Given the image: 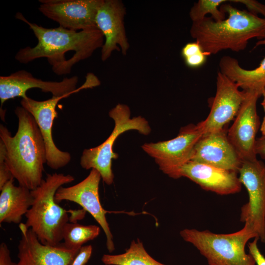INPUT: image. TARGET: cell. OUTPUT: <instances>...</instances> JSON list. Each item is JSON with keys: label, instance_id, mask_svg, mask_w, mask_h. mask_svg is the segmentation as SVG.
Masks as SVG:
<instances>
[{"label": "cell", "instance_id": "cell-1", "mask_svg": "<svg viewBox=\"0 0 265 265\" xmlns=\"http://www.w3.org/2000/svg\"><path fill=\"white\" fill-rule=\"evenodd\" d=\"M15 17L29 26L38 40L33 47L20 49L15 59L27 64L46 57L57 75L70 73L76 63L90 57L97 49L102 48L105 42L98 28L77 31L60 26L46 28L29 22L21 13H17Z\"/></svg>", "mask_w": 265, "mask_h": 265}, {"label": "cell", "instance_id": "cell-2", "mask_svg": "<svg viewBox=\"0 0 265 265\" xmlns=\"http://www.w3.org/2000/svg\"><path fill=\"white\" fill-rule=\"evenodd\" d=\"M18 127L14 136L0 125V152L19 185L30 190L42 183L44 164L47 163L43 138L32 115L22 106L15 109Z\"/></svg>", "mask_w": 265, "mask_h": 265}, {"label": "cell", "instance_id": "cell-3", "mask_svg": "<svg viewBox=\"0 0 265 265\" xmlns=\"http://www.w3.org/2000/svg\"><path fill=\"white\" fill-rule=\"evenodd\" d=\"M220 10L228 17L215 21L211 17L192 22L191 36L210 55L226 50L238 52L246 48L253 38L265 39V17L261 18L230 4L221 5Z\"/></svg>", "mask_w": 265, "mask_h": 265}, {"label": "cell", "instance_id": "cell-4", "mask_svg": "<svg viewBox=\"0 0 265 265\" xmlns=\"http://www.w3.org/2000/svg\"><path fill=\"white\" fill-rule=\"evenodd\" d=\"M74 180L70 174H49L37 187L31 190L33 202L25 215V224L44 244L54 246L62 240L64 227L70 221L69 213L71 215L75 210L62 208L55 202L54 196L60 187Z\"/></svg>", "mask_w": 265, "mask_h": 265}, {"label": "cell", "instance_id": "cell-5", "mask_svg": "<svg viewBox=\"0 0 265 265\" xmlns=\"http://www.w3.org/2000/svg\"><path fill=\"white\" fill-rule=\"evenodd\" d=\"M180 235L197 248L209 265H256L253 257L245 252L248 241L258 238L247 224L241 230L230 234L185 229Z\"/></svg>", "mask_w": 265, "mask_h": 265}, {"label": "cell", "instance_id": "cell-6", "mask_svg": "<svg viewBox=\"0 0 265 265\" xmlns=\"http://www.w3.org/2000/svg\"><path fill=\"white\" fill-rule=\"evenodd\" d=\"M109 116L114 122V127L108 138L99 146L84 149L80 159V165L83 169H95L101 174L103 181L107 185L113 183L114 175L112 161L118 155L114 152L113 146L117 137L129 130H136L141 134L148 135L151 132L148 122L138 116L131 118V111L126 105L119 104L110 110Z\"/></svg>", "mask_w": 265, "mask_h": 265}, {"label": "cell", "instance_id": "cell-7", "mask_svg": "<svg viewBox=\"0 0 265 265\" xmlns=\"http://www.w3.org/2000/svg\"><path fill=\"white\" fill-rule=\"evenodd\" d=\"M203 134L198 123L189 124L182 128L173 139L145 143L141 147L154 159L163 173L177 179L180 178L181 168L190 160L194 147Z\"/></svg>", "mask_w": 265, "mask_h": 265}, {"label": "cell", "instance_id": "cell-8", "mask_svg": "<svg viewBox=\"0 0 265 265\" xmlns=\"http://www.w3.org/2000/svg\"><path fill=\"white\" fill-rule=\"evenodd\" d=\"M238 174L249 196L248 202L241 208L240 221L248 224L265 243V164L258 159L243 161Z\"/></svg>", "mask_w": 265, "mask_h": 265}, {"label": "cell", "instance_id": "cell-9", "mask_svg": "<svg viewBox=\"0 0 265 265\" xmlns=\"http://www.w3.org/2000/svg\"><path fill=\"white\" fill-rule=\"evenodd\" d=\"M103 0H39L38 9L63 28L77 31L96 29V15Z\"/></svg>", "mask_w": 265, "mask_h": 265}, {"label": "cell", "instance_id": "cell-10", "mask_svg": "<svg viewBox=\"0 0 265 265\" xmlns=\"http://www.w3.org/2000/svg\"><path fill=\"white\" fill-rule=\"evenodd\" d=\"M101 179L100 173L92 169L89 175L80 182L69 187H60L55 193L54 199L58 204L63 200L75 202L88 212L105 232L107 249L111 253L114 250V245L106 217L108 211L103 208L99 198V186Z\"/></svg>", "mask_w": 265, "mask_h": 265}, {"label": "cell", "instance_id": "cell-11", "mask_svg": "<svg viewBox=\"0 0 265 265\" xmlns=\"http://www.w3.org/2000/svg\"><path fill=\"white\" fill-rule=\"evenodd\" d=\"M246 95L227 133L229 140L242 161L257 159L255 146L260 121L257 111V102L261 96L252 91Z\"/></svg>", "mask_w": 265, "mask_h": 265}, {"label": "cell", "instance_id": "cell-12", "mask_svg": "<svg viewBox=\"0 0 265 265\" xmlns=\"http://www.w3.org/2000/svg\"><path fill=\"white\" fill-rule=\"evenodd\" d=\"M78 77L76 76L64 78L61 81H44L37 79L26 70H19L7 76L0 77V100L1 105L6 101L16 97L25 98L26 91L39 88L43 92L51 93L53 97L69 96L80 90L86 89L83 84L77 88Z\"/></svg>", "mask_w": 265, "mask_h": 265}, {"label": "cell", "instance_id": "cell-13", "mask_svg": "<svg viewBox=\"0 0 265 265\" xmlns=\"http://www.w3.org/2000/svg\"><path fill=\"white\" fill-rule=\"evenodd\" d=\"M246 92L220 71L216 77V91L212 99L210 111L205 120L199 123L203 134L223 129L236 116L245 99Z\"/></svg>", "mask_w": 265, "mask_h": 265}, {"label": "cell", "instance_id": "cell-14", "mask_svg": "<svg viewBox=\"0 0 265 265\" xmlns=\"http://www.w3.org/2000/svg\"><path fill=\"white\" fill-rule=\"evenodd\" d=\"M65 97H53L44 101H36L27 96L22 98L21 106L34 118L44 139L46 150L47 164L51 168L58 169L67 165L71 159L70 154L59 150L52 135L53 121L57 117L56 106Z\"/></svg>", "mask_w": 265, "mask_h": 265}, {"label": "cell", "instance_id": "cell-15", "mask_svg": "<svg viewBox=\"0 0 265 265\" xmlns=\"http://www.w3.org/2000/svg\"><path fill=\"white\" fill-rule=\"evenodd\" d=\"M21 238L18 246L16 265H69L80 249L63 243L52 246L42 243L31 229L21 223Z\"/></svg>", "mask_w": 265, "mask_h": 265}, {"label": "cell", "instance_id": "cell-16", "mask_svg": "<svg viewBox=\"0 0 265 265\" xmlns=\"http://www.w3.org/2000/svg\"><path fill=\"white\" fill-rule=\"evenodd\" d=\"M126 8L119 0H104L96 18L98 28L103 33L105 42L101 58L105 61L113 52L121 51L125 55L130 48L124 25Z\"/></svg>", "mask_w": 265, "mask_h": 265}, {"label": "cell", "instance_id": "cell-17", "mask_svg": "<svg viewBox=\"0 0 265 265\" xmlns=\"http://www.w3.org/2000/svg\"><path fill=\"white\" fill-rule=\"evenodd\" d=\"M190 160L238 173L242 162L224 129L203 134Z\"/></svg>", "mask_w": 265, "mask_h": 265}, {"label": "cell", "instance_id": "cell-18", "mask_svg": "<svg viewBox=\"0 0 265 265\" xmlns=\"http://www.w3.org/2000/svg\"><path fill=\"white\" fill-rule=\"evenodd\" d=\"M238 173L189 160L180 169V177H185L203 189L219 195L239 192L241 188Z\"/></svg>", "mask_w": 265, "mask_h": 265}, {"label": "cell", "instance_id": "cell-19", "mask_svg": "<svg viewBox=\"0 0 265 265\" xmlns=\"http://www.w3.org/2000/svg\"><path fill=\"white\" fill-rule=\"evenodd\" d=\"M8 181L0 189V223L20 224L33 202L31 190Z\"/></svg>", "mask_w": 265, "mask_h": 265}, {"label": "cell", "instance_id": "cell-20", "mask_svg": "<svg viewBox=\"0 0 265 265\" xmlns=\"http://www.w3.org/2000/svg\"><path fill=\"white\" fill-rule=\"evenodd\" d=\"M219 67V71L243 91L256 92L260 96L265 91V57L259 66L254 69L242 68L237 59L228 55L221 58Z\"/></svg>", "mask_w": 265, "mask_h": 265}, {"label": "cell", "instance_id": "cell-21", "mask_svg": "<svg viewBox=\"0 0 265 265\" xmlns=\"http://www.w3.org/2000/svg\"><path fill=\"white\" fill-rule=\"evenodd\" d=\"M101 260L105 265H165L153 258L139 239L133 240L124 253L104 254Z\"/></svg>", "mask_w": 265, "mask_h": 265}, {"label": "cell", "instance_id": "cell-22", "mask_svg": "<svg viewBox=\"0 0 265 265\" xmlns=\"http://www.w3.org/2000/svg\"><path fill=\"white\" fill-rule=\"evenodd\" d=\"M100 232V228L96 225L68 222L63 228V243L68 248L80 249L85 243L97 237Z\"/></svg>", "mask_w": 265, "mask_h": 265}, {"label": "cell", "instance_id": "cell-23", "mask_svg": "<svg viewBox=\"0 0 265 265\" xmlns=\"http://www.w3.org/2000/svg\"><path fill=\"white\" fill-rule=\"evenodd\" d=\"M228 1L226 0H199L195 2L191 8L189 17L192 22L199 21L208 14L215 21H220L226 19L225 13L222 12L218 7L222 3Z\"/></svg>", "mask_w": 265, "mask_h": 265}, {"label": "cell", "instance_id": "cell-24", "mask_svg": "<svg viewBox=\"0 0 265 265\" xmlns=\"http://www.w3.org/2000/svg\"><path fill=\"white\" fill-rule=\"evenodd\" d=\"M181 55L186 64L192 68L203 65L210 54L204 51L199 44L195 41L186 44L182 48Z\"/></svg>", "mask_w": 265, "mask_h": 265}, {"label": "cell", "instance_id": "cell-25", "mask_svg": "<svg viewBox=\"0 0 265 265\" xmlns=\"http://www.w3.org/2000/svg\"><path fill=\"white\" fill-rule=\"evenodd\" d=\"M92 247L91 245L82 246L69 265H85L91 257Z\"/></svg>", "mask_w": 265, "mask_h": 265}, {"label": "cell", "instance_id": "cell-26", "mask_svg": "<svg viewBox=\"0 0 265 265\" xmlns=\"http://www.w3.org/2000/svg\"><path fill=\"white\" fill-rule=\"evenodd\" d=\"M229 1L240 3L245 5L248 11L257 15L260 14L265 17V5L255 0H232Z\"/></svg>", "mask_w": 265, "mask_h": 265}, {"label": "cell", "instance_id": "cell-27", "mask_svg": "<svg viewBox=\"0 0 265 265\" xmlns=\"http://www.w3.org/2000/svg\"><path fill=\"white\" fill-rule=\"evenodd\" d=\"M259 240L258 238H255L252 241L248 243L249 253L253 257L256 265H265V257L258 247Z\"/></svg>", "mask_w": 265, "mask_h": 265}, {"label": "cell", "instance_id": "cell-28", "mask_svg": "<svg viewBox=\"0 0 265 265\" xmlns=\"http://www.w3.org/2000/svg\"><path fill=\"white\" fill-rule=\"evenodd\" d=\"M12 178H14L5 162L3 154L0 152V189Z\"/></svg>", "mask_w": 265, "mask_h": 265}, {"label": "cell", "instance_id": "cell-29", "mask_svg": "<svg viewBox=\"0 0 265 265\" xmlns=\"http://www.w3.org/2000/svg\"><path fill=\"white\" fill-rule=\"evenodd\" d=\"M0 265H16L12 260L10 251L4 242L0 244Z\"/></svg>", "mask_w": 265, "mask_h": 265}, {"label": "cell", "instance_id": "cell-30", "mask_svg": "<svg viewBox=\"0 0 265 265\" xmlns=\"http://www.w3.org/2000/svg\"><path fill=\"white\" fill-rule=\"evenodd\" d=\"M255 150L257 155H259L262 159H265V136L256 139Z\"/></svg>", "mask_w": 265, "mask_h": 265}, {"label": "cell", "instance_id": "cell-31", "mask_svg": "<svg viewBox=\"0 0 265 265\" xmlns=\"http://www.w3.org/2000/svg\"><path fill=\"white\" fill-rule=\"evenodd\" d=\"M260 131L262 135L265 136V116L264 117L263 122L260 126Z\"/></svg>", "mask_w": 265, "mask_h": 265}, {"label": "cell", "instance_id": "cell-32", "mask_svg": "<svg viewBox=\"0 0 265 265\" xmlns=\"http://www.w3.org/2000/svg\"><path fill=\"white\" fill-rule=\"evenodd\" d=\"M262 96H263V100L261 103V105L262 106L264 110L265 111V91L263 93Z\"/></svg>", "mask_w": 265, "mask_h": 265}, {"label": "cell", "instance_id": "cell-33", "mask_svg": "<svg viewBox=\"0 0 265 265\" xmlns=\"http://www.w3.org/2000/svg\"><path fill=\"white\" fill-rule=\"evenodd\" d=\"M265 45V39L263 40H260V41H258V42L256 43V47H257V46H259V45Z\"/></svg>", "mask_w": 265, "mask_h": 265}]
</instances>
